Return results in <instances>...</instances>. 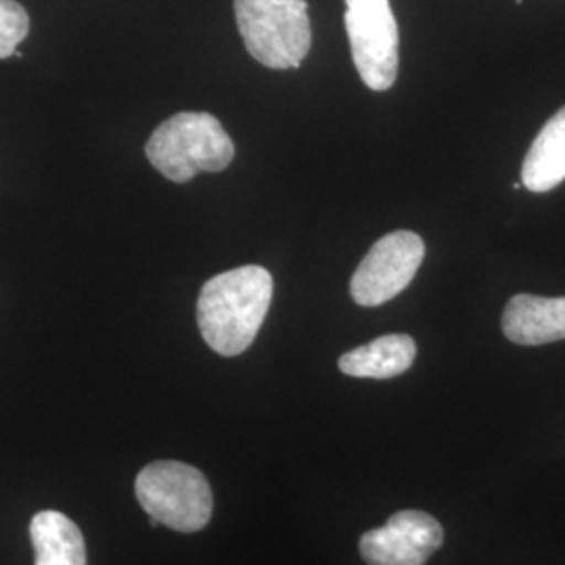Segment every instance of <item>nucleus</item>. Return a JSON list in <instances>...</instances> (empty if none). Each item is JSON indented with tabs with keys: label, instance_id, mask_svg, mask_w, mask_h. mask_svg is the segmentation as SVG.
<instances>
[{
	"label": "nucleus",
	"instance_id": "1",
	"mask_svg": "<svg viewBox=\"0 0 565 565\" xmlns=\"http://www.w3.org/2000/svg\"><path fill=\"white\" fill-rule=\"evenodd\" d=\"M273 289L270 273L256 264L212 277L198 300V323L205 343L223 356L243 354L263 327Z\"/></svg>",
	"mask_w": 565,
	"mask_h": 565
},
{
	"label": "nucleus",
	"instance_id": "2",
	"mask_svg": "<svg viewBox=\"0 0 565 565\" xmlns=\"http://www.w3.org/2000/svg\"><path fill=\"white\" fill-rule=\"evenodd\" d=\"M145 153L168 181L189 182L200 172L228 168L235 158V145L212 114L182 111L156 128Z\"/></svg>",
	"mask_w": 565,
	"mask_h": 565
},
{
	"label": "nucleus",
	"instance_id": "3",
	"mask_svg": "<svg viewBox=\"0 0 565 565\" xmlns=\"http://www.w3.org/2000/svg\"><path fill=\"white\" fill-rule=\"evenodd\" d=\"M245 49L270 70H296L312 44L306 0H235Z\"/></svg>",
	"mask_w": 565,
	"mask_h": 565
},
{
	"label": "nucleus",
	"instance_id": "4",
	"mask_svg": "<svg viewBox=\"0 0 565 565\" xmlns=\"http://www.w3.org/2000/svg\"><path fill=\"white\" fill-rule=\"evenodd\" d=\"M137 499L149 515V524L177 532H198L212 520V488L193 465L156 461L137 476Z\"/></svg>",
	"mask_w": 565,
	"mask_h": 565
},
{
	"label": "nucleus",
	"instance_id": "5",
	"mask_svg": "<svg viewBox=\"0 0 565 565\" xmlns=\"http://www.w3.org/2000/svg\"><path fill=\"white\" fill-rule=\"evenodd\" d=\"M345 32L361 81L375 93L398 76V23L390 0H345Z\"/></svg>",
	"mask_w": 565,
	"mask_h": 565
},
{
	"label": "nucleus",
	"instance_id": "6",
	"mask_svg": "<svg viewBox=\"0 0 565 565\" xmlns=\"http://www.w3.org/2000/svg\"><path fill=\"white\" fill-rule=\"evenodd\" d=\"M425 243L413 231H396L375 243L359 264L350 294L364 306H382L403 294L424 263Z\"/></svg>",
	"mask_w": 565,
	"mask_h": 565
},
{
	"label": "nucleus",
	"instance_id": "7",
	"mask_svg": "<svg viewBox=\"0 0 565 565\" xmlns=\"http://www.w3.org/2000/svg\"><path fill=\"white\" fill-rule=\"evenodd\" d=\"M443 543L445 527L434 515L406 509L364 532L359 548L366 565H425Z\"/></svg>",
	"mask_w": 565,
	"mask_h": 565
},
{
	"label": "nucleus",
	"instance_id": "8",
	"mask_svg": "<svg viewBox=\"0 0 565 565\" xmlns=\"http://www.w3.org/2000/svg\"><path fill=\"white\" fill-rule=\"evenodd\" d=\"M507 340L520 345H545L565 340V298L520 294L503 312Z\"/></svg>",
	"mask_w": 565,
	"mask_h": 565
},
{
	"label": "nucleus",
	"instance_id": "9",
	"mask_svg": "<svg viewBox=\"0 0 565 565\" xmlns=\"http://www.w3.org/2000/svg\"><path fill=\"white\" fill-rule=\"evenodd\" d=\"M417 356V343L411 335L392 333L345 352L340 371L361 380H392L408 371Z\"/></svg>",
	"mask_w": 565,
	"mask_h": 565
},
{
	"label": "nucleus",
	"instance_id": "10",
	"mask_svg": "<svg viewBox=\"0 0 565 565\" xmlns=\"http://www.w3.org/2000/svg\"><path fill=\"white\" fill-rule=\"evenodd\" d=\"M564 181L565 107H562L532 142L522 166V184L532 193H548Z\"/></svg>",
	"mask_w": 565,
	"mask_h": 565
},
{
	"label": "nucleus",
	"instance_id": "11",
	"mask_svg": "<svg viewBox=\"0 0 565 565\" xmlns=\"http://www.w3.org/2000/svg\"><path fill=\"white\" fill-rule=\"evenodd\" d=\"M30 541L36 565H86L81 527L60 511L36 513L30 524Z\"/></svg>",
	"mask_w": 565,
	"mask_h": 565
},
{
	"label": "nucleus",
	"instance_id": "12",
	"mask_svg": "<svg viewBox=\"0 0 565 565\" xmlns=\"http://www.w3.org/2000/svg\"><path fill=\"white\" fill-rule=\"evenodd\" d=\"M30 32L28 11L15 0H0V60L13 57Z\"/></svg>",
	"mask_w": 565,
	"mask_h": 565
}]
</instances>
